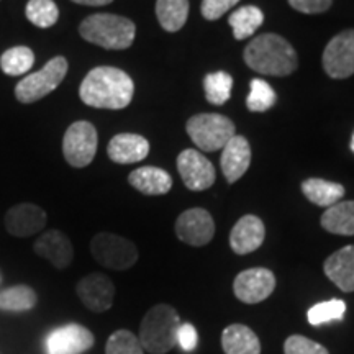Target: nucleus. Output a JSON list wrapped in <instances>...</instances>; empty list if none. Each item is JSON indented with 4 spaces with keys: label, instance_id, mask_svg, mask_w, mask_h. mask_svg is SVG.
Here are the masks:
<instances>
[{
    "label": "nucleus",
    "instance_id": "obj_12",
    "mask_svg": "<svg viewBox=\"0 0 354 354\" xmlns=\"http://www.w3.org/2000/svg\"><path fill=\"white\" fill-rule=\"evenodd\" d=\"M92 331L79 323H69L46 336V354H84L94 346Z\"/></svg>",
    "mask_w": 354,
    "mask_h": 354
},
{
    "label": "nucleus",
    "instance_id": "obj_30",
    "mask_svg": "<svg viewBox=\"0 0 354 354\" xmlns=\"http://www.w3.org/2000/svg\"><path fill=\"white\" fill-rule=\"evenodd\" d=\"M25 15L38 28H50L59 19V8L53 0H28Z\"/></svg>",
    "mask_w": 354,
    "mask_h": 354
},
{
    "label": "nucleus",
    "instance_id": "obj_34",
    "mask_svg": "<svg viewBox=\"0 0 354 354\" xmlns=\"http://www.w3.org/2000/svg\"><path fill=\"white\" fill-rule=\"evenodd\" d=\"M286 354H330L323 344L305 338L302 335H292L284 343Z\"/></svg>",
    "mask_w": 354,
    "mask_h": 354
},
{
    "label": "nucleus",
    "instance_id": "obj_26",
    "mask_svg": "<svg viewBox=\"0 0 354 354\" xmlns=\"http://www.w3.org/2000/svg\"><path fill=\"white\" fill-rule=\"evenodd\" d=\"M230 25L233 28V35L236 39H246L253 37L256 30L263 25L264 13L254 6H245L234 10L230 15Z\"/></svg>",
    "mask_w": 354,
    "mask_h": 354
},
{
    "label": "nucleus",
    "instance_id": "obj_21",
    "mask_svg": "<svg viewBox=\"0 0 354 354\" xmlns=\"http://www.w3.org/2000/svg\"><path fill=\"white\" fill-rule=\"evenodd\" d=\"M128 183L145 196H165L172 187L169 172L161 167L145 166L138 167L128 176Z\"/></svg>",
    "mask_w": 354,
    "mask_h": 354
},
{
    "label": "nucleus",
    "instance_id": "obj_14",
    "mask_svg": "<svg viewBox=\"0 0 354 354\" xmlns=\"http://www.w3.org/2000/svg\"><path fill=\"white\" fill-rule=\"evenodd\" d=\"M77 297L81 299L84 307L94 313H104L112 308L115 297V286L112 279L105 274L92 272L82 277L76 286Z\"/></svg>",
    "mask_w": 354,
    "mask_h": 354
},
{
    "label": "nucleus",
    "instance_id": "obj_10",
    "mask_svg": "<svg viewBox=\"0 0 354 354\" xmlns=\"http://www.w3.org/2000/svg\"><path fill=\"white\" fill-rule=\"evenodd\" d=\"M276 289V276L266 268H253L240 272L233 282V292L243 304L263 302Z\"/></svg>",
    "mask_w": 354,
    "mask_h": 354
},
{
    "label": "nucleus",
    "instance_id": "obj_31",
    "mask_svg": "<svg viewBox=\"0 0 354 354\" xmlns=\"http://www.w3.org/2000/svg\"><path fill=\"white\" fill-rule=\"evenodd\" d=\"M277 95L274 88L264 79H253L250 84V95L246 99V107L251 112L261 113L272 109L276 104Z\"/></svg>",
    "mask_w": 354,
    "mask_h": 354
},
{
    "label": "nucleus",
    "instance_id": "obj_28",
    "mask_svg": "<svg viewBox=\"0 0 354 354\" xmlns=\"http://www.w3.org/2000/svg\"><path fill=\"white\" fill-rule=\"evenodd\" d=\"M35 64V53L28 46H13L0 56V69L7 76L15 77L26 74Z\"/></svg>",
    "mask_w": 354,
    "mask_h": 354
},
{
    "label": "nucleus",
    "instance_id": "obj_25",
    "mask_svg": "<svg viewBox=\"0 0 354 354\" xmlns=\"http://www.w3.org/2000/svg\"><path fill=\"white\" fill-rule=\"evenodd\" d=\"M156 17L166 32H179L189 17V0H158Z\"/></svg>",
    "mask_w": 354,
    "mask_h": 354
},
{
    "label": "nucleus",
    "instance_id": "obj_33",
    "mask_svg": "<svg viewBox=\"0 0 354 354\" xmlns=\"http://www.w3.org/2000/svg\"><path fill=\"white\" fill-rule=\"evenodd\" d=\"M105 354H145L138 336L128 330H118L110 335Z\"/></svg>",
    "mask_w": 354,
    "mask_h": 354
},
{
    "label": "nucleus",
    "instance_id": "obj_19",
    "mask_svg": "<svg viewBox=\"0 0 354 354\" xmlns=\"http://www.w3.org/2000/svg\"><path fill=\"white\" fill-rule=\"evenodd\" d=\"M109 158L117 165H135L149 154V143L135 133H118L107 146Z\"/></svg>",
    "mask_w": 354,
    "mask_h": 354
},
{
    "label": "nucleus",
    "instance_id": "obj_38",
    "mask_svg": "<svg viewBox=\"0 0 354 354\" xmlns=\"http://www.w3.org/2000/svg\"><path fill=\"white\" fill-rule=\"evenodd\" d=\"M73 2L81 3V6H88V7H102V6H109V3H112L113 0H73Z\"/></svg>",
    "mask_w": 354,
    "mask_h": 354
},
{
    "label": "nucleus",
    "instance_id": "obj_36",
    "mask_svg": "<svg viewBox=\"0 0 354 354\" xmlns=\"http://www.w3.org/2000/svg\"><path fill=\"white\" fill-rule=\"evenodd\" d=\"M176 343L179 344L184 351L187 353L194 351L198 343V335H197V330L194 328V325H190V323H184L183 325V323H180L179 330H177Z\"/></svg>",
    "mask_w": 354,
    "mask_h": 354
},
{
    "label": "nucleus",
    "instance_id": "obj_9",
    "mask_svg": "<svg viewBox=\"0 0 354 354\" xmlns=\"http://www.w3.org/2000/svg\"><path fill=\"white\" fill-rule=\"evenodd\" d=\"M323 69L331 79H346L354 74V30H344L326 44Z\"/></svg>",
    "mask_w": 354,
    "mask_h": 354
},
{
    "label": "nucleus",
    "instance_id": "obj_29",
    "mask_svg": "<svg viewBox=\"0 0 354 354\" xmlns=\"http://www.w3.org/2000/svg\"><path fill=\"white\" fill-rule=\"evenodd\" d=\"M232 87H233V77L228 73L218 71V73L207 74L203 79V91H205V97L210 104L214 105H223L227 104L232 97Z\"/></svg>",
    "mask_w": 354,
    "mask_h": 354
},
{
    "label": "nucleus",
    "instance_id": "obj_35",
    "mask_svg": "<svg viewBox=\"0 0 354 354\" xmlns=\"http://www.w3.org/2000/svg\"><path fill=\"white\" fill-rule=\"evenodd\" d=\"M240 0H202V15L205 20H218Z\"/></svg>",
    "mask_w": 354,
    "mask_h": 354
},
{
    "label": "nucleus",
    "instance_id": "obj_7",
    "mask_svg": "<svg viewBox=\"0 0 354 354\" xmlns=\"http://www.w3.org/2000/svg\"><path fill=\"white\" fill-rule=\"evenodd\" d=\"M91 253L104 268L127 271L138 261V248L127 238L115 233H97L91 241Z\"/></svg>",
    "mask_w": 354,
    "mask_h": 354
},
{
    "label": "nucleus",
    "instance_id": "obj_23",
    "mask_svg": "<svg viewBox=\"0 0 354 354\" xmlns=\"http://www.w3.org/2000/svg\"><path fill=\"white\" fill-rule=\"evenodd\" d=\"M322 227L328 233L353 236L354 234V201L338 202L328 207L320 220Z\"/></svg>",
    "mask_w": 354,
    "mask_h": 354
},
{
    "label": "nucleus",
    "instance_id": "obj_13",
    "mask_svg": "<svg viewBox=\"0 0 354 354\" xmlns=\"http://www.w3.org/2000/svg\"><path fill=\"white\" fill-rule=\"evenodd\" d=\"M176 234L185 245L205 246L215 234V221L205 209H189L177 218Z\"/></svg>",
    "mask_w": 354,
    "mask_h": 354
},
{
    "label": "nucleus",
    "instance_id": "obj_27",
    "mask_svg": "<svg viewBox=\"0 0 354 354\" xmlns=\"http://www.w3.org/2000/svg\"><path fill=\"white\" fill-rule=\"evenodd\" d=\"M37 302V292L30 286L20 284L0 290V310L3 312H28Z\"/></svg>",
    "mask_w": 354,
    "mask_h": 354
},
{
    "label": "nucleus",
    "instance_id": "obj_37",
    "mask_svg": "<svg viewBox=\"0 0 354 354\" xmlns=\"http://www.w3.org/2000/svg\"><path fill=\"white\" fill-rule=\"evenodd\" d=\"M290 7L302 13H323L333 3V0H289Z\"/></svg>",
    "mask_w": 354,
    "mask_h": 354
},
{
    "label": "nucleus",
    "instance_id": "obj_11",
    "mask_svg": "<svg viewBox=\"0 0 354 354\" xmlns=\"http://www.w3.org/2000/svg\"><path fill=\"white\" fill-rule=\"evenodd\" d=\"M177 171L184 185L190 190H205L215 183V167L197 149H184L177 156Z\"/></svg>",
    "mask_w": 354,
    "mask_h": 354
},
{
    "label": "nucleus",
    "instance_id": "obj_22",
    "mask_svg": "<svg viewBox=\"0 0 354 354\" xmlns=\"http://www.w3.org/2000/svg\"><path fill=\"white\" fill-rule=\"evenodd\" d=\"M221 348L225 354H261L258 335L241 323H233L223 330Z\"/></svg>",
    "mask_w": 354,
    "mask_h": 354
},
{
    "label": "nucleus",
    "instance_id": "obj_2",
    "mask_svg": "<svg viewBox=\"0 0 354 354\" xmlns=\"http://www.w3.org/2000/svg\"><path fill=\"white\" fill-rule=\"evenodd\" d=\"M243 56L251 69L266 76H289L299 66L292 44L276 33H264L251 39Z\"/></svg>",
    "mask_w": 354,
    "mask_h": 354
},
{
    "label": "nucleus",
    "instance_id": "obj_6",
    "mask_svg": "<svg viewBox=\"0 0 354 354\" xmlns=\"http://www.w3.org/2000/svg\"><path fill=\"white\" fill-rule=\"evenodd\" d=\"M68 59L64 56H56L44 64L43 69L28 74L15 86V97L20 104H35L44 99L53 91L59 87L68 74Z\"/></svg>",
    "mask_w": 354,
    "mask_h": 354
},
{
    "label": "nucleus",
    "instance_id": "obj_39",
    "mask_svg": "<svg viewBox=\"0 0 354 354\" xmlns=\"http://www.w3.org/2000/svg\"><path fill=\"white\" fill-rule=\"evenodd\" d=\"M351 149H353V153H354V133H353V136H351Z\"/></svg>",
    "mask_w": 354,
    "mask_h": 354
},
{
    "label": "nucleus",
    "instance_id": "obj_32",
    "mask_svg": "<svg viewBox=\"0 0 354 354\" xmlns=\"http://www.w3.org/2000/svg\"><path fill=\"white\" fill-rule=\"evenodd\" d=\"M344 312H346V304L339 299H331L326 300V302L313 305L308 310L307 318L310 325L320 326L328 322H342L344 318Z\"/></svg>",
    "mask_w": 354,
    "mask_h": 354
},
{
    "label": "nucleus",
    "instance_id": "obj_4",
    "mask_svg": "<svg viewBox=\"0 0 354 354\" xmlns=\"http://www.w3.org/2000/svg\"><path fill=\"white\" fill-rule=\"evenodd\" d=\"M180 318L167 304L154 305L146 312L140 325V343L146 353L166 354L174 348Z\"/></svg>",
    "mask_w": 354,
    "mask_h": 354
},
{
    "label": "nucleus",
    "instance_id": "obj_20",
    "mask_svg": "<svg viewBox=\"0 0 354 354\" xmlns=\"http://www.w3.org/2000/svg\"><path fill=\"white\" fill-rule=\"evenodd\" d=\"M323 271L343 292H354V245L344 246L328 256Z\"/></svg>",
    "mask_w": 354,
    "mask_h": 354
},
{
    "label": "nucleus",
    "instance_id": "obj_24",
    "mask_svg": "<svg viewBox=\"0 0 354 354\" xmlns=\"http://www.w3.org/2000/svg\"><path fill=\"white\" fill-rule=\"evenodd\" d=\"M302 192L312 203L328 209V207L342 201L344 196V187L338 183H330V180L312 177V179L302 183Z\"/></svg>",
    "mask_w": 354,
    "mask_h": 354
},
{
    "label": "nucleus",
    "instance_id": "obj_8",
    "mask_svg": "<svg viewBox=\"0 0 354 354\" xmlns=\"http://www.w3.org/2000/svg\"><path fill=\"white\" fill-rule=\"evenodd\" d=\"M97 145H99V136H97L95 127L86 120L74 122L64 133V159L69 162V166L77 167V169L87 167L94 161Z\"/></svg>",
    "mask_w": 354,
    "mask_h": 354
},
{
    "label": "nucleus",
    "instance_id": "obj_18",
    "mask_svg": "<svg viewBox=\"0 0 354 354\" xmlns=\"http://www.w3.org/2000/svg\"><path fill=\"white\" fill-rule=\"evenodd\" d=\"M221 172L227 177L230 184L241 179L251 165V148L245 136L234 135L227 145L223 146L221 153Z\"/></svg>",
    "mask_w": 354,
    "mask_h": 354
},
{
    "label": "nucleus",
    "instance_id": "obj_1",
    "mask_svg": "<svg viewBox=\"0 0 354 354\" xmlns=\"http://www.w3.org/2000/svg\"><path fill=\"white\" fill-rule=\"evenodd\" d=\"M135 84L125 71L112 66H99L88 71L79 87L84 104L94 109L122 110L130 105Z\"/></svg>",
    "mask_w": 354,
    "mask_h": 354
},
{
    "label": "nucleus",
    "instance_id": "obj_3",
    "mask_svg": "<svg viewBox=\"0 0 354 354\" xmlns=\"http://www.w3.org/2000/svg\"><path fill=\"white\" fill-rule=\"evenodd\" d=\"M86 41L105 50H127L135 41L136 26L130 19L113 13H94L79 25Z\"/></svg>",
    "mask_w": 354,
    "mask_h": 354
},
{
    "label": "nucleus",
    "instance_id": "obj_40",
    "mask_svg": "<svg viewBox=\"0 0 354 354\" xmlns=\"http://www.w3.org/2000/svg\"><path fill=\"white\" fill-rule=\"evenodd\" d=\"M0 282H2V272H0Z\"/></svg>",
    "mask_w": 354,
    "mask_h": 354
},
{
    "label": "nucleus",
    "instance_id": "obj_5",
    "mask_svg": "<svg viewBox=\"0 0 354 354\" xmlns=\"http://www.w3.org/2000/svg\"><path fill=\"white\" fill-rule=\"evenodd\" d=\"M187 135L201 151H218L234 136V123L220 113H198L189 118Z\"/></svg>",
    "mask_w": 354,
    "mask_h": 354
},
{
    "label": "nucleus",
    "instance_id": "obj_16",
    "mask_svg": "<svg viewBox=\"0 0 354 354\" xmlns=\"http://www.w3.org/2000/svg\"><path fill=\"white\" fill-rule=\"evenodd\" d=\"M33 250L39 258L50 261L56 269L69 268L74 259L73 243H71L69 238L66 236L63 232H59V230L44 232L41 236L35 241Z\"/></svg>",
    "mask_w": 354,
    "mask_h": 354
},
{
    "label": "nucleus",
    "instance_id": "obj_17",
    "mask_svg": "<svg viewBox=\"0 0 354 354\" xmlns=\"http://www.w3.org/2000/svg\"><path fill=\"white\" fill-rule=\"evenodd\" d=\"M266 228L263 220L256 215H245L234 223L230 233V246L236 254H250L263 245Z\"/></svg>",
    "mask_w": 354,
    "mask_h": 354
},
{
    "label": "nucleus",
    "instance_id": "obj_15",
    "mask_svg": "<svg viewBox=\"0 0 354 354\" xmlns=\"http://www.w3.org/2000/svg\"><path fill=\"white\" fill-rule=\"evenodd\" d=\"M46 212L35 203H17L12 209H8L3 218V225L8 234L15 238H28L39 232H43L46 227Z\"/></svg>",
    "mask_w": 354,
    "mask_h": 354
}]
</instances>
